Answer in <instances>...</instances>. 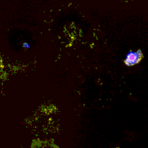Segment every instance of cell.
<instances>
[{
    "label": "cell",
    "mask_w": 148,
    "mask_h": 148,
    "mask_svg": "<svg viewBox=\"0 0 148 148\" xmlns=\"http://www.w3.org/2000/svg\"><path fill=\"white\" fill-rule=\"evenodd\" d=\"M142 58H143V54H142V52L141 50H138L137 51H131L126 55L124 63L128 66H133V65L139 64L142 59Z\"/></svg>",
    "instance_id": "obj_1"
},
{
    "label": "cell",
    "mask_w": 148,
    "mask_h": 148,
    "mask_svg": "<svg viewBox=\"0 0 148 148\" xmlns=\"http://www.w3.org/2000/svg\"><path fill=\"white\" fill-rule=\"evenodd\" d=\"M23 47L24 48V49H30V44H29V43H26V42H25V43H23Z\"/></svg>",
    "instance_id": "obj_2"
},
{
    "label": "cell",
    "mask_w": 148,
    "mask_h": 148,
    "mask_svg": "<svg viewBox=\"0 0 148 148\" xmlns=\"http://www.w3.org/2000/svg\"><path fill=\"white\" fill-rule=\"evenodd\" d=\"M115 148H120V147H115Z\"/></svg>",
    "instance_id": "obj_3"
}]
</instances>
